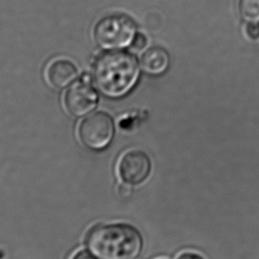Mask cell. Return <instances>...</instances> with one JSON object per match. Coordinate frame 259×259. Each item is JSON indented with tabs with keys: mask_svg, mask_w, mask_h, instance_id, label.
Listing matches in <instances>:
<instances>
[{
	"mask_svg": "<svg viewBox=\"0 0 259 259\" xmlns=\"http://www.w3.org/2000/svg\"><path fill=\"white\" fill-rule=\"evenodd\" d=\"M246 35L251 40H257L259 38L258 23H247L246 25Z\"/></svg>",
	"mask_w": 259,
	"mask_h": 259,
	"instance_id": "8fae6325",
	"label": "cell"
},
{
	"mask_svg": "<svg viewBox=\"0 0 259 259\" xmlns=\"http://www.w3.org/2000/svg\"><path fill=\"white\" fill-rule=\"evenodd\" d=\"M84 243L99 259H136L145 244L141 231L127 223L94 226L87 232Z\"/></svg>",
	"mask_w": 259,
	"mask_h": 259,
	"instance_id": "7a4b0ae2",
	"label": "cell"
},
{
	"mask_svg": "<svg viewBox=\"0 0 259 259\" xmlns=\"http://www.w3.org/2000/svg\"><path fill=\"white\" fill-rule=\"evenodd\" d=\"M147 45H148L147 37L142 33H137V35L135 36L134 42H133L131 47H133L135 50L141 51L147 47Z\"/></svg>",
	"mask_w": 259,
	"mask_h": 259,
	"instance_id": "30bf717a",
	"label": "cell"
},
{
	"mask_svg": "<svg viewBox=\"0 0 259 259\" xmlns=\"http://www.w3.org/2000/svg\"><path fill=\"white\" fill-rule=\"evenodd\" d=\"M153 163L149 155L141 149H132L121 156L117 164V174L122 184L139 187L150 177Z\"/></svg>",
	"mask_w": 259,
	"mask_h": 259,
	"instance_id": "5b68a950",
	"label": "cell"
},
{
	"mask_svg": "<svg viewBox=\"0 0 259 259\" xmlns=\"http://www.w3.org/2000/svg\"><path fill=\"white\" fill-rule=\"evenodd\" d=\"M170 66V56L167 51L160 47L149 48L141 59V68L147 75L162 76Z\"/></svg>",
	"mask_w": 259,
	"mask_h": 259,
	"instance_id": "ba28073f",
	"label": "cell"
},
{
	"mask_svg": "<svg viewBox=\"0 0 259 259\" xmlns=\"http://www.w3.org/2000/svg\"><path fill=\"white\" fill-rule=\"evenodd\" d=\"M79 141L93 151H102L110 145L115 136V123L105 112L89 115L80 122L77 130Z\"/></svg>",
	"mask_w": 259,
	"mask_h": 259,
	"instance_id": "277c9868",
	"label": "cell"
},
{
	"mask_svg": "<svg viewBox=\"0 0 259 259\" xmlns=\"http://www.w3.org/2000/svg\"><path fill=\"white\" fill-rule=\"evenodd\" d=\"M99 95L94 87L83 78L69 87L64 95L66 110L73 116H83L96 108Z\"/></svg>",
	"mask_w": 259,
	"mask_h": 259,
	"instance_id": "8992f818",
	"label": "cell"
},
{
	"mask_svg": "<svg viewBox=\"0 0 259 259\" xmlns=\"http://www.w3.org/2000/svg\"><path fill=\"white\" fill-rule=\"evenodd\" d=\"M47 80L51 87L62 89L68 87L77 76V69L72 61L58 59L52 61L47 69Z\"/></svg>",
	"mask_w": 259,
	"mask_h": 259,
	"instance_id": "52a82bcc",
	"label": "cell"
},
{
	"mask_svg": "<svg viewBox=\"0 0 259 259\" xmlns=\"http://www.w3.org/2000/svg\"><path fill=\"white\" fill-rule=\"evenodd\" d=\"M136 23L128 15L115 14L101 18L94 29L98 47L107 51L122 50L131 47L137 35Z\"/></svg>",
	"mask_w": 259,
	"mask_h": 259,
	"instance_id": "3957f363",
	"label": "cell"
},
{
	"mask_svg": "<svg viewBox=\"0 0 259 259\" xmlns=\"http://www.w3.org/2000/svg\"><path fill=\"white\" fill-rule=\"evenodd\" d=\"M177 259H205L202 255H200V254H197V253H194V252H183V253H181L179 256H178V258Z\"/></svg>",
	"mask_w": 259,
	"mask_h": 259,
	"instance_id": "4fadbf2b",
	"label": "cell"
},
{
	"mask_svg": "<svg viewBox=\"0 0 259 259\" xmlns=\"http://www.w3.org/2000/svg\"><path fill=\"white\" fill-rule=\"evenodd\" d=\"M238 9L246 23H259V0H240Z\"/></svg>",
	"mask_w": 259,
	"mask_h": 259,
	"instance_id": "9c48e42d",
	"label": "cell"
},
{
	"mask_svg": "<svg viewBox=\"0 0 259 259\" xmlns=\"http://www.w3.org/2000/svg\"><path fill=\"white\" fill-rule=\"evenodd\" d=\"M71 259H99L88 249H80L74 254Z\"/></svg>",
	"mask_w": 259,
	"mask_h": 259,
	"instance_id": "7c38bea8",
	"label": "cell"
},
{
	"mask_svg": "<svg viewBox=\"0 0 259 259\" xmlns=\"http://www.w3.org/2000/svg\"><path fill=\"white\" fill-rule=\"evenodd\" d=\"M141 63L126 51H108L94 61L93 78L106 97L120 99L134 90L141 77Z\"/></svg>",
	"mask_w": 259,
	"mask_h": 259,
	"instance_id": "6da1fadb",
	"label": "cell"
}]
</instances>
